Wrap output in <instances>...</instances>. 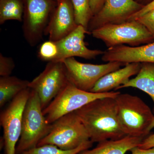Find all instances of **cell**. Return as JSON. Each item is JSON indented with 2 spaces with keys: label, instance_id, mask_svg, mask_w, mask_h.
<instances>
[{
  "label": "cell",
  "instance_id": "cell-15",
  "mask_svg": "<svg viewBox=\"0 0 154 154\" xmlns=\"http://www.w3.org/2000/svg\"><path fill=\"white\" fill-rule=\"evenodd\" d=\"M140 63L126 64L124 68L109 73L100 79L90 92L104 93L116 90L129 81L130 78L137 75L140 70Z\"/></svg>",
  "mask_w": 154,
  "mask_h": 154
},
{
  "label": "cell",
  "instance_id": "cell-25",
  "mask_svg": "<svg viewBox=\"0 0 154 154\" xmlns=\"http://www.w3.org/2000/svg\"><path fill=\"white\" fill-rule=\"evenodd\" d=\"M154 9V0H152L151 2H150L148 4H146L144 6L140 11H138L137 13L134 14L130 17L128 21H132V20H136L139 18H140L142 16H143L146 14L149 11H151Z\"/></svg>",
  "mask_w": 154,
  "mask_h": 154
},
{
  "label": "cell",
  "instance_id": "cell-19",
  "mask_svg": "<svg viewBox=\"0 0 154 154\" xmlns=\"http://www.w3.org/2000/svg\"><path fill=\"white\" fill-rule=\"evenodd\" d=\"M24 10L23 0H0V24L8 20L22 22Z\"/></svg>",
  "mask_w": 154,
  "mask_h": 154
},
{
  "label": "cell",
  "instance_id": "cell-17",
  "mask_svg": "<svg viewBox=\"0 0 154 154\" xmlns=\"http://www.w3.org/2000/svg\"><path fill=\"white\" fill-rule=\"evenodd\" d=\"M141 64L140 70L136 76L115 90L127 88H137L148 94L154 104V63L144 62Z\"/></svg>",
  "mask_w": 154,
  "mask_h": 154
},
{
  "label": "cell",
  "instance_id": "cell-4",
  "mask_svg": "<svg viewBox=\"0 0 154 154\" xmlns=\"http://www.w3.org/2000/svg\"><path fill=\"white\" fill-rule=\"evenodd\" d=\"M119 92L94 93L80 90L69 82L65 88L43 110V114L48 124H52L60 117L75 112L96 99L116 98Z\"/></svg>",
  "mask_w": 154,
  "mask_h": 154
},
{
  "label": "cell",
  "instance_id": "cell-12",
  "mask_svg": "<svg viewBox=\"0 0 154 154\" xmlns=\"http://www.w3.org/2000/svg\"><path fill=\"white\" fill-rule=\"evenodd\" d=\"M86 34L91 33L82 26L79 25L67 36L56 42L58 54L53 62H63L67 58L74 57L91 60L98 56L103 55L105 51L90 49L87 47L85 42Z\"/></svg>",
  "mask_w": 154,
  "mask_h": 154
},
{
  "label": "cell",
  "instance_id": "cell-31",
  "mask_svg": "<svg viewBox=\"0 0 154 154\" xmlns=\"http://www.w3.org/2000/svg\"><path fill=\"white\" fill-rule=\"evenodd\" d=\"M55 1H56V2H57V0H55Z\"/></svg>",
  "mask_w": 154,
  "mask_h": 154
},
{
  "label": "cell",
  "instance_id": "cell-9",
  "mask_svg": "<svg viewBox=\"0 0 154 154\" xmlns=\"http://www.w3.org/2000/svg\"><path fill=\"white\" fill-rule=\"evenodd\" d=\"M30 91L29 88L22 91L1 112L0 122L4 131L5 154H16V146L22 132L24 109Z\"/></svg>",
  "mask_w": 154,
  "mask_h": 154
},
{
  "label": "cell",
  "instance_id": "cell-16",
  "mask_svg": "<svg viewBox=\"0 0 154 154\" xmlns=\"http://www.w3.org/2000/svg\"><path fill=\"white\" fill-rule=\"evenodd\" d=\"M144 138L127 135L119 139L103 141L98 143L94 148L85 150L78 154H125L139 145Z\"/></svg>",
  "mask_w": 154,
  "mask_h": 154
},
{
  "label": "cell",
  "instance_id": "cell-2",
  "mask_svg": "<svg viewBox=\"0 0 154 154\" xmlns=\"http://www.w3.org/2000/svg\"><path fill=\"white\" fill-rule=\"evenodd\" d=\"M119 119L127 135L145 138L154 119V113L139 97L128 94L115 98Z\"/></svg>",
  "mask_w": 154,
  "mask_h": 154
},
{
  "label": "cell",
  "instance_id": "cell-29",
  "mask_svg": "<svg viewBox=\"0 0 154 154\" xmlns=\"http://www.w3.org/2000/svg\"><path fill=\"white\" fill-rule=\"evenodd\" d=\"M5 141L4 137H1L0 138V149L1 150L3 148H5Z\"/></svg>",
  "mask_w": 154,
  "mask_h": 154
},
{
  "label": "cell",
  "instance_id": "cell-21",
  "mask_svg": "<svg viewBox=\"0 0 154 154\" xmlns=\"http://www.w3.org/2000/svg\"><path fill=\"white\" fill-rule=\"evenodd\" d=\"M70 1L72 5L77 25H82L88 30L89 23L94 16L90 5V0Z\"/></svg>",
  "mask_w": 154,
  "mask_h": 154
},
{
  "label": "cell",
  "instance_id": "cell-24",
  "mask_svg": "<svg viewBox=\"0 0 154 154\" xmlns=\"http://www.w3.org/2000/svg\"><path fill=\"white\" fill-rule=\"evenodd\" d=\"M136 20L140 22L148 30L154 39V9Z\"/></svg>",
  "mask_w": 154,
  "mask_h": 154
},
{
  "label": "cell",
  "instance_id": "cell-5",
  "mask_svg": "<svg viewBox=\"0 0 154 154\" xmlns=\"http://www.w3.org/2000/svg\"><path fill=\"white\" fill-rule=\"evenodd\" d=\"M85 128L75 112L63 116L52 124V128L39 141L37 147L53 145L63 150L77 148L90 140Z\"/></svg>",
  "mask_w": 154,
  "mask_h": 154
},
{
  "label": "cell",
  "instance_id": "cell-1",
  "mask_svg": "<svg viewBox=\"0 0 154 154\" xmlns=\"http://www.w3.org/2000/svg\"><path fill=\"white\" fill-rule=\"evenodd\" d=\"M94 143L126 136L119 119L115 98L96 99L75 111Z\"/></svg>",
  "mask_w": 154,
  "mask_h": 154
},
{
  "label": "cell",
  "instance_id": "cell-6",
  "mask_svg": "<svg viewBox=\"0 0 154 154\" xmlns=\"http://www.w3.org/2000/svg\"><path fill=\"white\" fill-rule=\"evenodd\" d=\"M91 34L104 42L108 48L124 44L136 47L154 41L150 32L136 20L105 25L93 30Z\"/></svg>",
  "mask_w": 154,
  "mask_h": 154
},
{
  "label": "cell",
  "instance_id": "cell-18",
  "mask_svg": "<svg viewBox=\"0 0 154 154\" xmlns=\"http://www.w3.org/2000/svg\"><path fill=\"white\" fill-rule=\"evenodd\" d=\"M30 82L27 80L21 79L16 76L10 75L1 77L0 107H3L22 91L29 88Z\"/></svg>",
  "mask_w": 154,
  "mask_h": 154
},
{
  "label": "cell",
  "instance_id": "cell-23",
  "mask_svg": "<svg viewBox=\"0 0 154 154\" xmlns=\"http://www.w3.org/2000/svg\"><path fill=\"white\" fill-rule=\"evenodd\" d=\"M15 63L13 59L0 54V75L1 77L11 75L15 68Z\"/></svg>",
  "mask_w": 154,
  "mask_h": 154
},
{
  "label": "cell",
  "instance_id": "cell-10",
  "mask_svg": "<svg viewBox=\"0 0 154 154\" xmlns=\"http://www.w3.org/2000/svg\"><path fill=\"white\" fill-rule=\"evenodd\" d=\"M69 82L63 63L49 62L44 70L30 82L29 88L38 94L44 110Z\"/></svg>",
  "mask_w": 154,
  "mask_h": 154
},
{
  "label": "cell",
  "instance_id": "cell-26",
  "mask_svg": "<svg viewBox=\"0 0 154 154\" xmlns=\"http://www.w3.org/2000/svg\"><path fill=\"white\" fill-rule=\"evenodd\" d=\"M138 146L140 148L148 149L154 147V134L144 138Z\"/></svg>",
  "mask_w": 154,
  "mask_h": 154
},
{
  "label": "cell",
  "instance_id": "cell-20",
  "mask_svg": "<svg viewBox=\"0 0 154 154\" xmlns=\"http://www.w3.org/2000/svg\"><path fill=\"white\" fill-rule=\"evenodd\" d=\"M93 143L88 140L79 146L77 148L72 150H63L53 145L36 147L20 154H78L80 152L92 147Z\"/></svg>",
  "mask_w": 154,
  "mask_h": 154
},
{
  "label": "cell",
  "instance_id": "cell-32",
  "mask_svg": "<svg viewBox=\"0 0 154 154\" xmlns=\"http://www.w3.org/2000/svg\"><path fill=\"white\" fill-rule=\"evenodd\" d=\"M135 1H136V0H135ZM138 1H139V0H138Z\"/></svg>",
  "mask_w": 154,
  "mask_h": 154
},
{
  "label": "cell",
  "instance_id": "cell-30",
  "mask_svg": "<svg viewBox=\"0 0 154 154\" xmlns=\"http://www.w3.org/2000/svg\"><path fill=\"white\" fill-rule=\"evenodd\" d=\"M154 128V119L153 121H152L151 124L150 125L149 127V132H150L151 131L152 129H153Z\"/></svg>",
  "mask_w": 154,
  "mask_h": 154
},
{
  "label": "cell",
  "instance_id": "cell-13",
  "mask_svg": "<svg viewBox=\"0 0 154 154\" xmlns=\"http://www.w3.org/2000/svg\"><path fill=\"white\" fill-rule=\"evenodd\" d=\"M44 35L49 40L56 42L66 37L78 27L74 11L70 0H57Z\"/></svg>",
  "mask_w": 154,
  "mask_h": 154
},
{
  "label": "cell",
  "instance_id": "cell-3",
  "mask_svg": "<svg viewBox=\"0 0 154 154\" xmlns=\"http://www.w3.org/2000/svg\"><path fill=\"white\" fill-rule=\"evenodd\" d=\"M52 128L43 114V109L38 94L31 90L23 113L22 132L16 149L20 154L37 147L41 140Z\"/></svg>",
  "mask_w": 154,
  "mask_h": 154
},
{
  "label": "cell",
  "instance_id": "cell-14",
  "mask_svg": "<svg viewBox=\"0 0 154 154\" xmlns=\"http://www.w3.org/2000/svg\"><path fill=\"white\" fill-rule=\"evenodd\" d=\"M102 60L119 62L125 64L132 63H154V41L141 46L131 47L122 45L107 48Z\"/></svg>",
  "mask_w": 154,
  "mask_h": 154
},
{
  "label": "cell",
  "instance_id": "cell-28",
  "mask_svg": "<svg viewBox=\"0 0 154 154\" xmlns=\"http://www.w3.org/2000/svg\"><path fill=\"white\" fill-rule=\"evenodd\" d=\"M131 154H154V147L148 149L140 148L136 146L130 150Z\"/></svg>",
  "mask_w": 154,
  "mask_h": 154
},
{
  "label": "cell",
  "instance_id": "cell-7",
  "mask_svg": "<svg viewBox=\"0 0 154 154\" xmlns=\"http://www.w3.org/2000/svg\"><path fill=\"white\" fill-rule=\"evenodd\" d=\"M22 30L29 45L35 46L42 39L57 2L55 0H23Z\"/></svg>",
  "mask_w": 154,
  "mask_h": 154
},
{
  "label": "cell",
  "instance_id": "cell-11",
  "mask_svg": "<svg viewBox=\"0 0 154 154\" xmlns=\"http://www.w3.org/2000/svg\"><path fill=\"white\" fill-rule=\"evenodd\" d=\"M144 6L135 0H105L102 8L91 19L88 31L91 33L105 25L126 22Z\"/></svg>",
  "mask_w": 154,
  "mask_h": 154
},
{
  "label": "cell",
  "instance_id": "cell-8",
  "mask_svg": "<svg viewBox=\"0 0 154 154\" xmlns=\"http://www.w3.org/2000/svg\"><path fill=\"white\" fill-rule=\"evenodd\" d=\"M63 62L66 69L69 82L80 90L87 92H90L102 77L126 65L119 62L103 64L82 63L74 57L67 58Z\"/></svg>",
  "mask_w": 154,
  "mask_h": 154
},
{
  "label": "cell",
  "instance_id": "cell-22",
  "mask_svg": "<svg viewBox=\"0 0 154 154\" xmlns=\"http://www.w3.org/2000/svg\"><path fill=\"white\" fill-rule=\"evenodd\" d=\"M58 54L57 45L54 42L48 40L42 44L38 51V55L42 60L53 62Z\"/></svg>",
  "mask_w": 154,
  "mask_h": 154
},
{
  "label": "cell",
  "instance_id": "cell-27",
  "mask_svg": "<svg viewBox=\"0 0 154 154\" xmlns=\"http://www.w3.org/2000/svg\"><path fill=\"white\" fill-rule=\"evenodd\" d=\"M105 0H90V5L94 16L102 8Z\"/></svg>",
  "mask_w": 154,
  "mask_h": 154
}]
</instances>
